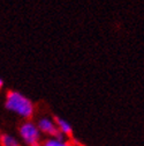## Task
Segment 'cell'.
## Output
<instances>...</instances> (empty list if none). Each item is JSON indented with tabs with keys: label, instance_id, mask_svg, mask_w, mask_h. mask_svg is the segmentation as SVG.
<instances>
[{
	"label": "cell",
	"instance_id": "277c9868",
	"mask_svg": "<svg viewBox=\"0 0 144 146\" xmlns=\"http://www.w3.org/2000/svg\"><path fill=\"white\" fill-rule=\"evenodd\" d=\"M54 119H56V125L58 127V130L63 136H71V133H73V129H71V125L66 119H63L61 117H58V116H56Z\"/></svg>",
	"mask_w": 144,
	"mask_h": 146
},
{
	"label": "cell",
	"instance_id": "3957f363",
	"mask_svg": "<svg viewBox=\"0 0 144 146\" xmlns=\"http://www.w3.org/2000/svg\"><path fill=\"white\" fill-rule=\"evenodd\" d=\"M37 127H38L39 132H44L46 135H50L52 137H54V139H58V140H63V135L58 130L56 123L47 117L41 118L38 121Z\"/></svg>",
	"mask_w": 144,
	"mask_h": 146
},
{
	"label": "cell",
	"instance_id": "6da1fadb",
	"mask_svg": "<svg viewBox=\"0 0 144 146\" xmlns=\"http://www.w3.org/2000/svg\"><path fill=\"white\" fill-rule=\"evenodd\" d=\"M5 106L8 110L24 118H30L35 113L33 103L27 96L16 90H10L7 93Z\"/></svg>",
	"mask_w": 144,
	"mask_h": 146
},
{
	"label": "cell",
	"instance_id": "8992f818",
	"mask_svg": "<svg viewBox=\"0 0 144 146\" xmlns=\"http://www.w3.org/2000/svg\"><path fill=\"white\" fill-rule=\"evenodd\" d=\"M43 146H71V144L65 141V140H58V139H54V138H51V139H47Z\"/></svg>",
	"mask_w": 144,
	"mask_h": 146
},
{
	"label": "cell",
	"instance_id": "52a82bcc",
	"mask_svg": "<svg viewBox=\"0 0 144 146\" xmlns=\"http://www.w3.org/2000/svg\"><path fill=\"white\" fill-rule=\"evenodd\" d=\"M3 86H4V81H3V79H0V89L3 88Z\"/></svg>",
	"mask_w": 144,
	"mask_h": 146
},
{
	"label": "cell",
	"instance_id": "7a4b0ae2",
	"mask_svg": "<svg viewBox=\"0 0 144 146\" xmlns=\"http://www.w3.org/2000/svg\"><path fill=\"white\" fill-rule=\"evenodd\" d=\"M20 136L30 146H41L39 139H41V132L38 130L37 125L35 123L27 121L24 122L20 127Z\"/></svg>",
	"mask_w": 144,
	"mask_h": 146
},
{
	"label": "cell",
	"instance_id": "5b68a950",
	"mask_svg": "<svg viewBox=\"0 0 144 146\" xmlns=\"http://www.w3.org/2000/svg\"><path fill=\"white\" fill-rule=\"evenodd\" d=\"M0 144H1V146H20L19 141L10 135L0 136Z\"/></svg>",
	"mask_w": 144,
	"mask_h": 146
}]
</instances>
